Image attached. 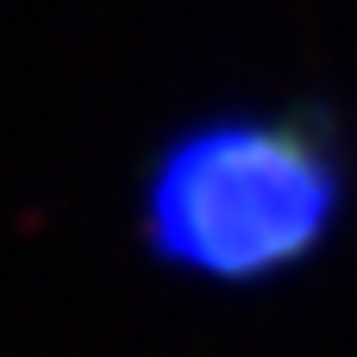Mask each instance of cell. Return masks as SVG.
I'll list each match as a JSON object with an SVG mask.
<instances>
[{
	"mask_svg": "<svg viewBox=\"0 0 357 357\" xmlns=\"http://www.w3.org/2000/svg\"><path fill=\"white\" fill-rule=\"evenodd\" d=\"M345 195V151L314 113H213L151 157L138 238L169 276L264 289L333 245Z\"/></svg>",
	"mask_w": 357,
	"mask_h": 357,
	"instance_id": "cell-1",
	"label": "cell"
}]
</instances>
